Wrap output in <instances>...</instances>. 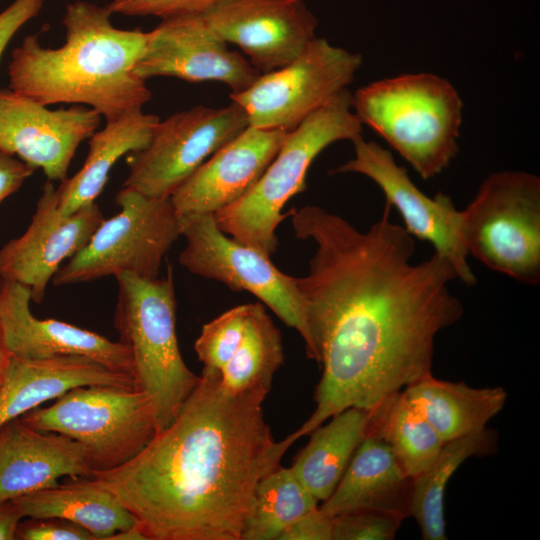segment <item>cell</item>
I'll list each match as a JSON object with an SVG mask.
<instances>
[{
	"label": "cell",
	"instance_id": "cell-33",
	"mask_svg": "<svg viewBox=\"0 0 540 540\" xmlns=\"http://www.w3.org/2000/svg\"><path fill=\"white\" fill-rule=\"evenodd\" d=\"M222 0H113L105 6L111 14L156 16L166 19L200 14Z\"/></svg>",
	"mask_w": 540,
	"mask_h": 540
},
{
	"label": "cell",
	"instance_id": "cell-21",
	"mask_svg": "<svg viewBox=\"0 0 540 540\" xmlns=\"http://www.w3.org/2000/svg\"><path fill=\"white\" fill-rule=\"evenodd\" d=\"M89 385L138 389L132 375L111 370L86 357L24 359L11 355L0 384V427L70 389Z\"/></svg>",
	"mask_w": 540,
	"mask_h": 540
},
{
	"label": "cell",
	"instance_id": "cell-17",
	"mask_svg": "<svg viewBox=\"0 0 540 540\" xmlns=\"http://www.w3.org/2000/svg\"><path fill=\"white\" fill-rule=\"evenodd\" d=\"M200 15L261 73L292 62L316 37L317 19L304 0H222Z\"/></svg>",
	"mask_w": 540,
	"mask_h": 540
},
{
	"label": "cell",
	"instance_id": "cell-23",
	"mask_svg": "<svg viewBox=\"0 0 540 540\" xmlns=\"http://www.w3.org/2000/svg\"><path fill=\"white\" fill-rule=\"evenodd\" d=\"M159 121L157 115L136 108L115 120L106 121L103 129L95 131L89 138V152L83 166L56 189L60 211L71 214L94 203L114 164L126 153L145 148Z\"/></svg>",
	"mask_w": 540,
	"mask_h": 540
},
{
	"label": "cell",
	"instance_id": "cell-7",
	"mask_svg": "<svg viewBox=\"0 0 540 540\" xmlns=\"http://www.w3.org/2000/svg\"><path fill=\"white\" fill-rule=\"evenodd\" d=\"M462 212L468 256L520 283L540 284V178L493 172Z\"/></svg>",
	"mask_w": 540,
	"mask_h": 540
},
{
	"label": "cell",
	"instance_id": "cell-1",
	"mask_svg": "<svg viewBox=\"0 0 540 540\" xmlns=\"http://www.w3.org/2000/svg\"><path fill=\"white\" fill-rule=\"evenodd\" d=\"M391 209L385 204L365 232L318 206L289 211L295 236L315 243L309 272L296 283L322 368L315 410L287 436L291 443L432 374L437 334L464 313L449 289L458 279L451 263L435 252L413 263L414 237L391 221Z\"/></svg>",
	"mask_w": 540,
	"mask_h": 540
},
{
	"label": "cell",
	"instance_id": "cell-19",
	"mask_svg": "<svg viewBox=\"0 0 540 540\" xmlns=\"http://www.w3.org/2000/svg\"><path fill=\"white\" fill-rule=\"evenodd\" d=\"M287 133L247 126L170 196L179 217L214 214L244 196L274 159Z\"/></svg>",
	"mask_w": 540,
	"mask_h": 540
},
{
	"label": "cell",
	"instance_id": "cell-3",
	"mask_svg": "<svg viewBox=\"0 0 540 540\" xmlns=\"http://www.w3.org/2000/svg\"><path fill=\"white\" fill-rule=\"evenodd\" d=\"M106 6L77 0L66 6L65 42L43 47L35 34L12 51L9 89L44 106L86 105L106 121L142 108L151 99L146 81L134 74L148 39L139 28L119 29Z\"/></svg>",
	"mask_w": 540,
	"mask_h": 540
},
{
	"label": "cell",
	"instance_id": "cell-9",
	"mask_svg": "<svg viewBox=\"0 0 540 540\" xmlns=\"http://www.w3.org/2000/svg\"><path fill=\"white\" fill-rule=\"evenodd\" d=\"M115 201L120 211L104 219L87 244L58 269L53 285L91 282L122 273L158 277L164 257L182 233L171 198L148 197L123 187Z\"/></svg>",
	"mask_w": 540,
	"mask_h": 540
},
{
	"label": "cell",
	"instance_id": "cell-11",
	"mask_svg": "<svg viewBox=\"0 0 540 540\" xmlns=\"http://www.w3.org/2000/svg\"><path fill=\"white\" fill-rule=\"evenodd\" d=\"M361 65V54L315 37L292 62L262 73L230 99L244 109L250 126L289 132L347 88Z\"/></svg>",
	"mask_w": 540,
	"mask_h": 540
},
{
	"label": "cell",
	"instance_id": "cell-38",
	"mask_svg": "<svg viewBox=\"0 0 540 540\" xmlns=\"http://www.w3.org/2000/svg\"><path fill=\"white\" fill-rule=\"evenodd\" d=\"M24 515L16 502L0 501V540L16 539L17 527Z\"/></svg>",
	"mask_w": 540,
	"mask_h": 540
},
{
	"label": "cell",
	"instance_id": "cell-30",
	"mask_svg": "<svg viewBox=\"0 0 540 540\" xmlns=\"http://www.w3.org/2000/svg\"><path fill=\"white\" fill-rule=\"evenodd\" d=\"M290 467L279 465L256 485L241 540H279L296 520L319 506Z\"/></svg>",
	"mask_w": 540,
	"mask_h": 540
},
{
	"label": "cell",
	"instance_id": "cell-8",
	"mask_svg": "<svg viewBox=\"0 0 540 540\" xmlns=\"http://www.w3.org/2000/svg\"><path fill=\"white\" fill-rule=\"evenodd\" d=\"M19 418L33 429L79 442L93 472L126 463L158 431L150 396L140 389L115 385L75 387L49 407L31 410Z\"/></svg>",
	"mask_w": 540,
	"mask_h": 540
},
{
	"label": "cell",
	"instance_id": "cell-16",
	"mask_svg": "<svg viewBox=\"0 0 540 540\" xmlns=\"http://www.w3.org/2000/svg\"><path fill=\"white\" fill-rule=\"evenodd\" d=\"M95 109L75 104L51 110L10 89H0V152L64 181L80 143L101 123Z\"/></svg>",
	"mask_w": 540,
	"mask_h": 540
},
{
	"label": "cell",
	"instance_id": "cell-28",
	"mask_svg": "<svg viewBox=\"0 0 540 540\" xmlns=\"http://www.w3.org/2000/svg\"><path fill=\"white\" fill-rule=\"evenodd\" d=\"M368 434L382 439L414 479L435 460L444 442L402 391L370 410Z\"/></svg>",
	"mask_w": 540,
	"mask_h": 540
},
{
	"label": "cell",
	"instance_id": "cell-25",
	"mask_svg": "<svg viewBox=\"0 0 540 540\" xmlns=\"http://www.w3.org/2000/svg\"><path fill=\"white\" fill-rule=\"evenodd\" d=\"M70 480L13 500L24 518H63L88 530L95 540H109L114 533L137 524L114 493L93 477Z\"/></svg>",
	"mask_w": 540,
	"mask_h": 540
},
{
	"label": "cell",
	"instance_id": "cell-14",
	"mask_svg": "<svg viewBox=\"0 0 540 540\" xmlns=\"http://www.w3.org/2000/svg\"><path fill=\"white\" fill-rule=\"evenodd\" d=\"M103 220L95 202L63 214L57 190L47 180L25 232L0 248V280L26 286L31 300L42 302L48 283L62 263L87 244Z\"/></svg>",
	"mask_w": 540,
	"mask_h": 540
},
{
	"label": "cell",
	"instance_id": "cell-32",
	"mask_svg": "<svg viewBox=\"0 0 540 540\" xmlns=\"http://www.w3.org/2000/svg\"><path fill=\"white\" fill-rule=\"evenodd\" d=\"M403 519L375 511L333 517V540H392Z\"/></svg>",
	"mask_w": 540,
	"mask_h": 540
},
{
	"label": "cell",
	"instance_id": "cell-15",
	"mask_svg": "<svg viewBox=\"0 0 540 540\" xmlns=\"http://www.w3.org/2000/svg\"><path fill=\"white\" fill-rule=\"evenodd\" d=\"M133 71L145 81L160 76L219 81L231 93L246 90L262 74L243 55L230 50L200 14L162 19L148 32L145 50Z\"/></svg>",
	"mask_w": 540,
	"mask_h": 540
},
{
	"label": "cell",
	"instance_id": "cell-39",
	"mask_svg": "<svg viewBox=\"0 0 540 540\" xmlns=\"http://www.w3.org/2000/svg\"><path fill=\"white\" fill-rule=\"evenodd\" d=\"M10 358L11 353L9 352L5 344L3 331L0 323V384L3 380Z\"/></svg>",
	"mask_w": 540,
	"mask_h": 540
},
{
	"label": "cell",
	"instance_id": "cell-31",
	"mask_svg": "<svg viewBox=\"0 0 540 540\" xmlns=\"http://www.w3.org/2000/svg\"><path fill=\"white\" fill-rule=\"evenodd\" d=\"M248 311L249 304L236 306L203 325L194 344L203 368L223 370L242 340Z\"/></svg>",
	"mask_w": 540,
	"mask_h": 540
},
{
	"label": "cell",
	"instance_id": "cell-36",
	"mask_svg": "<svg viewBox=\"0 0 540 540\" xmlns=\"http://www.w3.org/2000/svg\"><path fill=\"white\" fill-rule=\"evenodd\" d=\"M279 540H333V518L318 506L296 520Z\"/></svg>",
	"mask_w": 540,
	"mask_h": 540
},
{
	"label": "cell",
	"instance_id": "cell-18",
	"mask_svg": "<svg viewBox=\"0 0 540 540\" xmlns=\"http://www.w3.org/2000/svg\"><path fill=\"white\" fill-rule=\"evenodd\" d=\"M31 301L29 288L0 280V323L11 355L24 359L82 356L134 377L130 353L120 341L60 320L39 319L32 314Z\"/></svg>",
	"mask_w": 540,
	"mask_h": 540
},
{
	"label": "cell",
	"instance_id": "cell-13",
	"mask_svg": "<svg viewBox=\"0 0 540 540\" xmlns=\"http://www.w3.org/2000/svg\"><path fill=\"white\" fill-rule=\"evenodd\" d=\"M355 155L338 166L333 173H359L379 186L386 204L397 209L405 230L434 247V252L447 259L457 278L467 286L476 284V276L468 263L462 234V212L451 197L437 193L430 197L411 180L407 170L398 165L388 149L363 136L353 142Z\"/></svg>",
	"mask_w": 540,
	"mask_h": 540
},
{
	"label": "cell",
	"instance_id": "cell-22",
	"mask_svg": "<svg viewBox=\"0 0 540 540\" xmlns=\"http://www.w3.org/2000/svg\"><path fill=\"white\" fill-rule=\"evenodd\" d=\"M412 483L390 447L367 434L335 490L319 508L332 518L375 511L404 520L410 517Z\"/></svg>",
	"mask_w": 540,
	"mask_h": 540
},
{
	"label": "cell",
	"instance_id": "cell-10",
	"mask_svg": "<svg viewBox=\"0 0 540 540\" xmlns=\"http://www.w3.org/2000/svg\"><path fill=\"white\" fill-rule=\"evenodd\" d=\"M186 245L179 262L188 271L214 279L234 291H248L267 305L303 338L308 358L313 345L296 277L281 272L270 256L232 237L218 227L213 214L180 217Z\"/></svg>",
	"mask_w": 540,
	"mask_h": 540
},
{
	"label": "cell",
	"instance_id": "cell-27",
	"mask_svg": "<svg viewBox=\"0 0 540 540\" xmlns=\"http://www.w3.org/2000/svg\"><path fill=\"white\" fill-rule=\"evenodd\" d=\"M497 446V432L488 427L445 442L433 463L413 479L410 516L415 518L424 540L447 539L444 496L452 475L471 457L495 454Z\"/></svg>",
	"mask_w": 540,
	"mask_h": 540
},
{
	"label": "cell",
	"instance_id": "cell-6",
	"mask_svg": "<svg viewBox=\"0 0 540 540\" xmlns=\"http://www.w3.org/2000/svg\"><path fill=\"white\" fill-rule=\"evenodd\" d=\"M115 278L114 326L130 353L138 389L152 400L160 431L176 418L200 381L178 346L173 273L169 267L163 278L131 273Z\"/></svg>",
	"mask_w": 540,
	"mask_h": 540
},
{
	"label": "cell",
	"instance_id": "cell-37",
	"mask_svg": "<svg viewBox=\"0 0 540 540\" xmlns=\"http://www.w3.org/2000/svg\"><path fill=\"white\" fill-rule=\"evenodd\" d=\"M34 170L14 156L0 152V204L18 191Z\"/></svg>",
	"mask_w": 540,
	"mask_h": 540
},
{
	"label": "cell",
	"instance_id": "cell-4",
	"mask_svg": "<svg viewBox=\"0 0 540 540\" xmlns=\"http://www.w3.org/2000/svg\"><path fill=\"white\" fill-rule=\"evenodd\" d=\"M352 108L423 178L443 172L456 157L462 99L433 73H407L371 82L352 95Z\"/></svg>",
	"mask_w": 540,
	"mask_h": 540
},
{
	"label": "cell",
	"instance_id": "cell-35",
	"mask_svg": "<svg viewBox=\"0 0 540 540\" xmlns=\"http://www.w3.org/2000/svg\"><path fill=\"white\" fill-rule=\"evenodd\" d=\"M45 0H14L0 12V59L16 32L41 11Z\"/></svg>",
	"mask_w": 540,
	"mask_h": 540
},
{
	"label": "cell",
	"instance_id": "cell-24",
	"mask_svg": "<svg viewBox=\"0 0 540 540\" xmlns=\"http://www.w3.org/2000/svg\"><path fill=\"white\" fill-rule=\"evenodd\" d=\"M402 394L444 443L486 428L507 400L503 387L473 388L432 374L406 386Z\"/></svg>",
	"mask_w": 540,
	"mask_h": 540
},
{
	"label": "cell",
	"instance_id": "cell-2",
	"mask_svg": "<svg viewBox=\"0 0 540 540\" xmlns=\"http://www.w3.org/2000/svg\"><path fill=\"white\" fill-rule=\"evenodd\" d=\"M202 369L176 418L119 467L93 472L135 516L147 540H241L258 482L289 446L276 441L262 404Z\"/></svg>",
	"mask_w": 540,
	"mask_h": 540
},
{
	"label": "cell",
	"instance_id": "cell-5",
	"mask_svg": "<svg viewBox=\"0 0 540 540\" xmlns=\"http://www.w3.org/2000/svg\"><path fill=\"white\" fill-rule=\"evenodd\" d=\"M362 133L363 125L352 108V94L345 88L287 133L257 183L213 214L218 227L234 240L271 256L278 246L275 231L289 216L282 208L306 189V174L313 160L332 143L353 142Z\"/></svg>",
	"mask_w": 540,
	"mask_h": 540
},
{
	"label": "cell",
	"instance_id": "cell-29",
	"mask_svg": "<svg viewBox=\"0 0 540 540\" xmlns=\"http://www.w3.org/2000/svg\"><path fill=\"white\" fill-rule=\"evenodd\" d=\"M284 361L282 337L261 303L249 304L242 340L221 371L230 392L260 391L268 394L276 371Z\"/></svg>",
	"mask_w": 540,
	"mask_h": 540
},
{
	"label": "cell",
	"instance_id": "cell-12",
	"mask_svg": "<svg viewBox=\"0 0 540 540\" xmlns=\"http://www.w3.org/2000/svg\"><path fill=\"white\" fill-rule=\"evenodd\" d=\"M249 126L244 109L195 106L156 125L145 148L129 160L123 187L148 197H170L213 153Z\"/></svg>",
	"mask_w": 540,
	"mask_h": 540
},
{
	"label": "cell",
	"instance_id": "cell-20",
	"mask_svg": "<svg viewBox=\"0 0 540 540\" xmlns=\"http://www.w3.org/2000/svg\"><path fill=\"white\" fill-rule=\"evenodd\" d=\"M85 448L62 434L43 432L20 418L0 427V501L56 486L61 477H92Z\"/></svg>",
	"mask_w": 540,
	"mask_h": 540
},
{
	"label": "cell",
	"instance_id": "cell-26",
	"mask_svg": "<svg viewBox=\"0 0 540 540\" xmlns=\"http://www.w3.org/2000/svg\"><path fill=\"white\" fill-rule=\"evenodd\" d=\"M311 431L309 442L290 466L296 477L318 500L335 490L355 451L368 434L370 410L351 407Z\"/></svg>",
	"mask_w": 540,
	"mask_h": 540
},
{
	"label": "cell",
	"instance_id": "cell-34",
	"mask_svg": "<svg viewBox=\"0 0 540 540\" xmlns=\"http://www.w3.org/2000/svg\"><path fill=\"white\" fill-rule=\"evenodd\" d=\"M16 539L20 540H95L82 526L58 517L29 518L21 520Z\"/></svg>",
	"mask_w": 540,
	"mask_h": 540
}]
</instances>
